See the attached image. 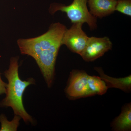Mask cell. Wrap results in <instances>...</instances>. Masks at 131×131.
Returning a JSON list of instances; mask_svg holds the SVG:
<instances>
[{
	"label": "cell",
	"mask_w": 131,
	"mask_h": 131,
	"mask_svg": "<svg viewBox=\"0 0 131 131\" xmlns=\"http://www.w3.org/2000/svg\"><path fill=\"white\" fill-rule=\"evenodd\" d=\"M66 29L63 24L55 23L43 35L18 41L21 54L32 57L36 61L49 88L53 83L56 61Z\"/></svg>",
	"instance_id": "cell-1"
},
{
	"label": "cell",
	"mask_w": 131,
	"mask_h": 131,
	"mask_svg": "<svg viewBox=\"0 0 131 131\" xmlns=\"http://www.w3.org/2000/svg\"><path fill=\"white\" fill-rule=\"evenodd\" d=\"M18 58L12 57L10 59L9 68L4 72V75L8 81L6 96L0 102V107H10L15 115L21 117L26 123L33 124L34 121L23 105V96L27 87L35 83L33 78H28L22 81L20 78L18 72Z\"/></svg>",
	"instance_id": "cell-2"
},
{
	"label": "cell",
	"mask_w": 131,
	"mask_h": 131,
	"mask_svg": "<svg viewBox=\"0 0 131 131\" xmlns=\"http://www.w3.org/2000/svg\"><path fill=\"white\" fill-rule=\"evenodd\" d=\"M87 3L88 0H73L69 6H54L52 11L54 13L58 11L64 12L72 23H86L92 30L97 28L96 19L90 13Z\"/></svg>",
	"instance_id": "cell-3"
},
{
	"label": "cell",
	"mask_w": 131,
	"mask_h": 131,
	"mask_svg": "<svg viewBox=\"0 0 131 131\" xmlns=\"http://www.w3.org/2000/svg\"><path fill=\"white\" fill-rule=\"evenodd\" d=\"M88 75L83 70H74L70 72L65 89L68 98L74 100L93 96L88 84Z\"/></svg>",
	"instance_id": "cell-4"
},
{
	"label": "cell",
	"mask_w": 131,
	"mask_h": 131,
	"mask_svg": "<svg viewBox=\"0 0 131 131\" xmlns=\"http://www.w3.org/2000/svg\"><path fill=\"white\" fill-rule=\"evenodd\" d=\"M83 24L74 23L64 34L62 44L71 51L81 55L84 51L89 37L82 29Z\"/></svg>",
	"instance_id": "cell-5"
},
{
	"label": "cell",
	"mask_w": 131,
	"mask_h": 131,
	"mask_svg": "<svg viewBox=\"0 0 131 131\" xmlns=\"http://www.w3.org/2000/svg\"><path fill=\"white\" fill-rule=\"evenodd\" d=\"M112 43L106 37H89L84 51L80 56L87 62L95 61L111 50Z\"/></svg>",
	"instance_id": "cell-6"
},
{
	"label": "cell",
	"mask_w": 131,
	"mask_h": 131,
	"mask_svg": "<svg viewBox=\"0 0 131 131\" xmlns=\"http://www.w3.org/2000/svg\"><path fill=\"white\" fill-rule=\"evenodd\" d=\"M117 2V0H88L90 13L100 18L113 13Z\"/></svg>",
	"instance_id": "cell-7"
},
{
	"label": "cell",
	"mask_w": 131,
	"mask_h": 131,
	"mask_svg": "<svg viewBox=\"0 0 131 131\" xmlns=\"http://www.w3.org/2000/svg\"><path fill=\"white\" fill-rule=\"evenodd\" d=\"M94 69L100 75V77L105 81L108 88H114L121 90L124 92L129 93L131 90V75L126 77L116 78L106 75L100 68H95Z\"/></svg>",
	"instance_id": "cell-8"
},
{
	"label": "cell",
	"mask_w": 131,
	"mask_h": 131,
	"mask_svg": "<svg viewBox=\"0 0 131 131\" xmlns=\"http://www.w3.org/2000/svg\"><path fill=\"white\" fill-rule=\"evenodd\" d=\"M112 127L115 131H129L131 130V104L123 106L120 114L112 122Z\"/></svg>",
	"instance_id": "cell-9"
},
{
	"label": "cell",
	"mask_w": 131,
	"mask_h": 131,
	"mask_svg": "<svg viewBox=\"0 0 131 131\" xmlns=\"http://www.w3.org/2000/svg\"><path fill=\"white\" fill-rule=\"evenodd\" d=\"M88 84L92 95H102L106 93L108 88L105 81L100 77L90 76L88 77Z\"/></svg>",
	"instance_id": "cell-10"
},
{
	"label": "cell",
	"mask_w": 131,
	"mask_h": 131,
	"mask_svg": "<svg viewBox=\"0 0 131 131\" xmlns=\"http://www.w3.org/2000/svg\"><path fill=\"white\" fill-rule=\"evenodd\" d=\"M21 117L15 115L14 118L11 121H9L6 115L3 114L0 115V123L1 127L0 131H15L19 125Z\"/></svg>",
	"instance_id": "cell-11"
},
{
	"label": "cell",
	"mask_w": 131,
	"mask_h": 131,
	"mask_svg": "<svg viewBox=\"0 0 131 131\" xmlns=\"http://www.w3.org/2000/svg\"><path fill=\"white\" fill-rule=\"evenodd\" d=\"M115 11L131 16V0H118Z\"/></svg>",
	"instance_id": "cell-12"
},
{
	"label": "cell",
	"mask_w": 131,
	"mask_h": 131,
	"mask_svg": "<svg viewBox=\"0 0 131 131\" xmlns=\"http://www.w3.org/2000/svg\"><path fill=\"white\" fill-rule=\"evenodd\" d=\"M7 83L3 81L0 72V95L5 94L6 91V87Z\"/></svg>",
	"instance_id": "cell-13"
}]
</instances>
